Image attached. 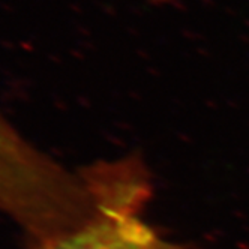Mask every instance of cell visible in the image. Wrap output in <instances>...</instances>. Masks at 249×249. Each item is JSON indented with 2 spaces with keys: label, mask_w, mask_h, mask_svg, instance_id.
<instances>
[{
  "label": "cell",
  "mask_w": 249,
  "mask_h": 249,
  "mask_svg": "<svg viewBox=\"0 0 249 249\" xmlns=\"http://www.w3.org/2000/svg\"><path fill=\"white\" fill-rule=\"evenodd\" d=\"M153 2H159V3H162V2H170V0H153Z\"/></svg>",
  "instance_id": "obj_3"
},
{
  "label": "cell",
  "mask_w": 249,
  "mask_h": 249,
  "mask_svg": "<svg viewBox=\"0 0 249 249\" xmlns=\"http://www.w3.org/2000/svg\"><path fill=\"white\" fill-rule=\"evenodd\" d=\"M83 171L93 191V212L75 228L27 249H183L144 216L152 182L138 156L96 162Z\"/></svg>",
  "instance_id": "obj_2"
},
{
  "label": "cell",
  "mask_w": 249,
  "mask_h": 249,
  "mask_svg": "<svg viewBox=\"0 0 249 249\" xmlns=\"http://www.w3.org/2000/svg\"><path fill=\"white\" fill-rule=\"evenodd\" d=\"M93 207L83 170L72 173L53 161L0 116V215L21 228L27 246L75 228Z\"/></svg>",
  "instance_id": "obj_1"
}]
</instances>
